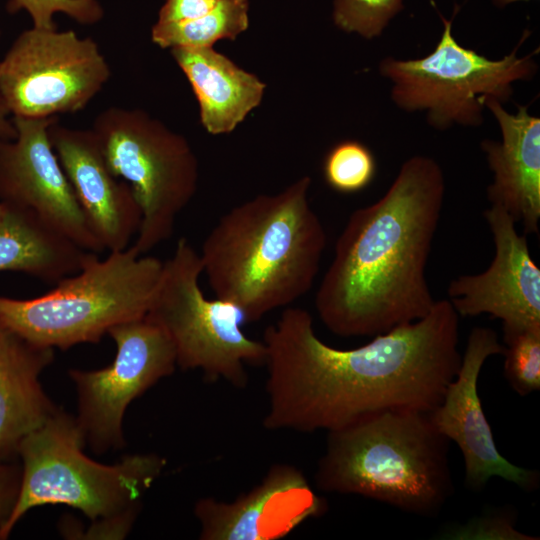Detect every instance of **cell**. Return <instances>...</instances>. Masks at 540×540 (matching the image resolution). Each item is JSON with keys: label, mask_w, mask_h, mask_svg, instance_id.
I'll return each instance as SVG.
<instances>
[{"label": "cell", "mask_w": 540, "mask_h": 540, "mask_svg": "<svg viewBox=\"0 0 540 540\" xmlns=\"http://www.w3.org/2000/svg\"><path fill=\"white\" fill-rule=\"evenodd\" d=\"M54 358L0 323V461L18 460L22 439L58 410L40 380Z\"/></svg>", "instance_id": "obj_18"}, {"label": "cell", "mask_w": 540, "mask_h": 540, "mask_svg": "<svg viewBox=\"0 0 540 540\" xmlns=\"http://www.w3.org/2000/svg\"><path fill=\"white\" fill-rule=\"evenodd\" d=\"M503 353L504 345L494 330L474 327L458 373L448 385L441 403L430 412V418L438 432L460 448L465 482L471 489L480 490L491 477L498 476L531 491L538 487V473L512 464L498 452L477 391L485 361Z\"/></svg>", "instance_id": "obj_14"}, {"label": "cell", "mask_w": 540, "mask_h": 540, "mask_svg": "<svg viewBox=\"0 0 540 540\" xmlns=\"http://www.w3.org/2000/svg\"><path fill=\"white\" fill-rule=\"evenodd\" d=\"M519 1H529V0H492V2L499 7H505L511 3L519 2Z\"/></svg>", "instance_id": "obj_30"}, {"label": "cell", "mask_w": 540, "mask_h": 540, "mask_svg": "<svg viewBox=\"0 0 540 540\" xmlns=\"http://www.w3.org/2000/svg\"><path fill=\"white\" fill-rule=\"evenodd\" d=\"M483 217L491 231L494 257L484 271L460 275L447 287L448 300L462 317L488 314L502 322L503 339L540 329V268L525 234L501 207L490 205Z\"/></svg>", "instance_id": "obj_13"}, {"label": "cell", "mask_w": 540, "mask_h": 540, "mask_svg": "<svg viewBox=\"0 0 540 540\" xmlns=\"http://www.w3.org/2000/svg\"><path fill=\"white\" fill-rule=\"evenodd\" d=\"M323 506L299 469L275 464L259 484L230 502L199 499L194 514L202 540H276Z\"/></svg>", "instance_id": "obj_15"}, {"label": "cell", "mask_w": 540, "mask_h": 540, "mask_svg": "<svg viewBox=\"0 0 540 540\" xmlns=\"http://www.w3.org/2000/svg\"><path fill=\"white\" fill-rule=\"evenodd\" d=\"M504 374L522 396L540 389V329L527 330L503 339Z\"/></svg>", "instance_id": "obj_23"}, {"label": "cell", "mask_w": 540, "mask_h": 540, "mask_svg": "<svg viewBox=\"0 0 540 540\" xmlns=\"http://www.w3.org/2000/svg\"><path fill=\"white\" fill-rule=\"evenodd\" d=\"M220 0H164L156 23L188 22L210 12Z\"/></svg>", "instance_id": "obj_28"}, {"label": "cell", "mask_w": 540, "mask_h": 540, "mask_svg": "<svg viewBox=\"0 0 540 540\" xmlns=\"http://www.w3.org/2000/svg\"><path fill=\"white\" fill-rule=\"evenodd\" d=\"M5 210H6V205L4 203L0 202V219L3 216Z\"/></svg>", "instance_id": "obj_31"}, {"label": "cell", "mask_w": 540, "mask_h": 540, "mask_svg": "<svg viewBox=\"0 0 540 540\" xmlns=\"http://www.w3.org/2000/svg\"><path fill=\"white\" fill-rule=\"evenodd\" d=\"M448 443L430 412L382 411L328 432L316 485L432 517L453 493Z\"/></svg>", "instance_id": "obj_5"}, {"label": "cell", "mask_w": 540, "mask_h": 540, "mask_svg": "<svg viewBox=\"0 0 540 540\" xmlns=\"http://www.w3.org/2000/svg\"><path fill=\"white\" fill-rule=\"evenodd\" d=\"M111 76L98 44L75 32L30 28L0 60V96L12 117L85 109Z\"/></svg>", "instance_id": "obj_10"}, {"label": "cell", "mask_w": 540, "mask_h": 540, "mask_svg": "<svg viewBox=\"0 0 540 540\" xmlns=\"http://www.w3.org/2000/svg\"><path fill=\"white\" fill-rule=\"evenodd\" d=\"M402 8L403 0H334L333 21L347 33L373 39Z\"/></svg>", "instance_id": "obj_24"}, {"label": "cell", "mask_w": 540, "mask_h": 540, "mask_svg": "<svg viewBox=\"0 0 540 540\" xmlns=\"http://www.w3.org/2000/svg\"><path fill=\"white\" fill-rule=\"evenodd\" d=\"M75 416L62 408L19 444L20 493L4 531L7 539L32 508L66 505L91 525L85 539H123L141 510L146 492L162 474L166 459L155 453L128 454L114 464L88 457Z\"/></svg>", "instance_id": "obj_4"}, {"label": "cell", "mask_w": 540, "mask_h": 540, "mask_svg": "<svg viewBox=\"0 0 540 540\" xmlns=\"http://www.w3.org/2000/svg\"><path fill=\"white\" fill-rule=\"evenodd\" d=\"M112 363L96 370L72 368L68 375L77 395L75 416L85 445L96 454L122 449L129 404L177 367L167 333L147 316L113 326Z\"/></svg>", "instance_id": "obj_11"}, {"label": "cell", "mask_w": 540, "mask_h": 540, "mask_svg": "<svg viewBox=\"0 0 540 540\" xmlns=\"http://www.w3.org/2000/svg\"><path fill=\"white\" fill-rule=\"evenodd\" d=\"M441 19L443 33L433 51L417 59L386 57L379 72L392 83L393 103L407 112L426 111L433 128L479 126L488 99L505 103L513 94L514 82L535 76L538 49L518 56L529 37L525 31L509 54L490 59L458 43L452 34L453 18Z\"/></svg>", "instance_id": "obj_8"}, {"label": "cell", "mask_w": 540, "mask_h": 540, "mask_svg": "<svg viewBox=\"0 0 540 540\" xmlns=\"http://www.w3.org/2000/svg\"><path fill=\"white\" fill-rule=\"evenodd\" d=\"M163 262L133 246L83 267L31 299L0 296V323L29 342L66 350L98 343L115 325L146 316Z\"/></svg>", "instance_id": "obj_6"}, {"label": "cell", "mask_w": 540, "mask_h": 540, "mask_svg": "<svg viewBox=\"0 0 540 540\" xmlns=\"http://www.w3.org/2000/svg\"><path fill=\"white\" fill-rule=\"evenodd\" d=\"M90 253L35 213L6 205L0 219V272H23L57 283L77 273Z\"/></svg>", "instance_id": "obj_20"}, {"label": "cell", "mask_w": 540, "mask_h": 540, "mask_svg": "<svg viewBox=\"0 0 540 540\" xmlns=\"http://www.w3.org/2000/svg\"><path fill=\"white\" fill-rule=\"evenodd\" d=\"M459 315L436 300L423 318L337 349L316 335L311 314L288 306L264 331L269 430L327 432L386 410L431 412L456 377Z\"/></svg>", "instance_id": "obj_1"}, {"label": "cell", "mask_w": 540, "mask_h": 540, "mask_svg": "<svg viewBox=\"0 0 540 540\" xmlns=\"http://www.w3.org/2000/svg\"><path fill=\"white\" fill-rule=\"evenodd\" d=\"M91 130L110 172L129 184L141 209L132 246L146 254L171 237L194 197L198 159L184 136L142 109L109 107Z\"/></svg>", "instance_id": "obj_7"}, {"label": "cell", "mask_w": 540, "mask_h": 540, "mask_svg": "<svg viewBox=\"0 0 540 540\" xmlns=\"http://www.w3.org/2000/svg\"><path fill=\"white\" fill-rule=\"evenodd\" d=\"M497 121L501 139H484L481 149L492 172L487 187L490 205L503 208L523 234H538L540 222V118L518 106L509 113L503 103L490 98L485 104Z\"/></svg>", "instance_id": "obj_17"}, {"label": "cell", "mask_w": 540, "mask_h": 540, "mask_svg": "<svg viewBox=\"0 0 540 540\" xmlns=\"http://www.w3.org/2000/svg\"><path fill=\"white\" fill-rule=\"evenodd\" d=\"M444 196L439 163L415 155L382 197L350 214L315 295L329 331L376 336L430 312L426 266Z\"/></svg>", "instance_id": "obj_2"}, {"label": "cell", "mask_w": 540, "mask_h": 540, "mask_svg": "<svg viewBox=\"0 0 540 540\" xmlns=\"http://www.w3.org/2000/svg\"><path fill=\"white\" fill-rule=\"evenodd\" d=\"M202 273L200 254L180 238L163 262L146 316L169 336L178 367L245 387V364L265 363V345L242 331L246 318L236 304L205 297L199 284Z\"/></svg>", "instance_id": "obj_9"}, {"label": "cell", "mask_w": 540, "mask_h": 540, "mask_svg": "<svg viewBox=\"0 0 540 540\" xmlns=\"http://www.w3.org/2000/svg\"><path fill=\"white\" fill-rule=\"evenodd\" d=\"M22 478L19 460L0 461V540L17 503Z\"/></svg>", "instance_id": "obj_27"}, {"label": "cell", "mask_w": 540, "mask_h": 540, "mask_svg": "<svg viewBox=\"0 0 540 540\" xmlns=\"http://www.w3.org/2000/svg\"><path fill=\"white\" fill-rule=\"evenodd\" d=\"M447 536L452 539H535L517 531L512 519L505 515H487L474 519L458 529H453Z\"/></svg>", "instance_id": "obj_26"}, {"label": "cell", "mask_w": 540, "mask_h": 540, "mask_svg": "<svg viewBox=\"0 0 540 540\" xmlns=\"http://www.w3.org/2000/svg\"><path fill=\"white\" fill-rule=\"evenodd\" d=\"M376 169L371 150L356 140H344L334 145L323 163L325 181L340 193L365 189L374 179Z\"/></svg>", "instance_id": "obj_22"}, {"label": "cell", "mask_w": 540, "mask_h": 540, "mask_svg": "<svg viewBox=\"0 0 540 540\" xmlns=\"http://www.w3.org/2000/svg\"><path fill=\"white\" fill-rule=\"evenodd\" d=\"M50 139L94 234L105 250L129 247L141 224L131 187L109 170L91 129L51 125Z\"/></svg>", "instance_id": "obj_16"}, {"label": "cell", "mask_w": 540, "mask_h": 540, "mask_svg": "<svg viewBox=\"0 0 540 540\" xmlns=\"http://www.w3.org/2000/svg\"><path fill=\"white\" fill-rule=\"evenodd\" d=\"M170 52L192 87L208 133H231L262 102L266 84L213 47H174Z\"/></svg>", "instance_id": "obj_19"}, {"label": "cell", "mask_w": 540, "mask_h": 540, "mask_svg": "<svg viewBox=\"0 0 540 540\" xmlns=\"http://www.w3.org/2000/svg\"><path fill=\"white\" fill-rule=\"evenodd\" d=\"M6 9L11 14L27 12L32 27L43 30L57 29L54 16L58 13L85 25L99 22L104 15L99 0H8Z\"/></svg>", "instance_id": "obj_25"}, {"label": "cell", "mask_w": 540, "mask_h": 540, "mask_svg": "<svg viewBox=\"0 0 540 540\" xmlns=\"http://www.w3.org/2000/svg\"><path fill=\"white\" fill-rule=\"evenodd\" d=\"M248 26V0H220L210 12L197 19L174 24L155 23L151 40L162 49L213 47L219 40H235Z\"/></svg>", "instance_id": "obj_21"}, {"label": "cell", "mask_w": 540, "mask_h": 540, "mask_svg": "<svg viewBox=\"0 0 540 540\" xmlns=\"http://www.w3.org/2000/svg\"><path fill=\"white\" fill-rule=\"evenodd\" d=\"M16 134L13 118L0 96V142L12 140Z\"/></svg>", "instance_id": "obj_29"}, {"label": "cell", "mask_w": 540, "mask_h": 540, "mask_svg": "<svg viewBox=\"0 0 540 540\" xmlns=\"http://www.w3.org/2000/svg\"><path fill=\"white\" fill-rule=\"evenodd\" d=\"M12 118L16 137L0 142V202L35 213L87 251H104L51 143L58 116Z\"/></svg>", "instance_id": "obj_12"}, {"label": "cell", "mask_w": 540, "mask_h": 540, "mask_svg": "<svg viewBox=\"0 0 540 540\" xmlns=\"http://www.w3.org/2000/svg\"><path fill=\"white\" fill-rule=\"evenodd\" d=\"M303 176L275 194L255 196L224 213L200 258L216 298L236 304L246 322L304 296L313 286L326 232Z\"/></svg>", "instance_id": "obj_3"}]
</instances>
